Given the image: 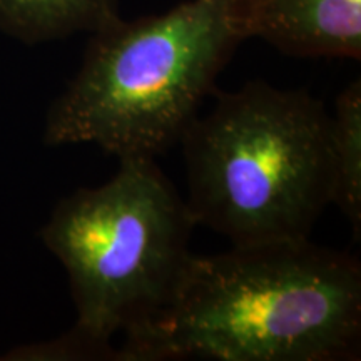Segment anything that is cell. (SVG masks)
Returning <instances> with one entry per match:
<instances>
[{"label": "cell", "mask_w": 361, "mask_h": 361, "mask_svg": "<svg viewBox=\"0 0 361 361\" xmlns=\"http://www.w3.org/2000/svg\"><path fill=\"white\" fill-rule=\"evenodd\" d=\"M361 348V266L310 238L192 255L171 305L121 361H346Z\"/></svg>", "instance_id": "obj_1"}, {"label": "cell", "mask_w": 361, "mask_h": 361, "mask_svg": "<svg viewBox=\"0 0 361 361\" xmlns=\"http://www.w3.org/2000/svg\"><path fill=\"white\" fill-rule=\"evenodd\" d=\"M245 39L241 0H188L135 20L119 16L90 34L80 69L47 112L44 142L154 159L179 141Z\"/></svg>", "instance_id": "obj_2"}, {"label": "cell", "mask_w": 361, "mask_h": 361, "mask_svg": "<svg viewBox=\"0 0 361 361\" xmlns=\"http://www.w3.org/2000/svg\"><path fill=\"white\" fill-rule=\"evenodd\" d=\"M331 114L301 89L252 80L218 92L179 141L196 224L233 245L310 238L331 204Z\"/></svg>", "instance_id": "obj_3"}, {"label": "cell", "mask_w": 361, "mask_h": 361, "mask_svg": "<svg viewBox=\"0 0 361 361\" xmlns=\"http://www.w3.org/2000/svg\"><path fill=\"white\" fill-rule=\"evenodd\" d=\"M194 226L186 200L152 157L119 159L102 186L64 197L40 238L67 271L74 328L112 343L154 322L192 258Z\"/></svg>", "instance_id": "obj_4"}, {"label": "cell", "mask_w": 361, "mask_h": 361, "mask_svg": "<svg viewBox=\"0 0 361 361\" xmlns=\"http://www.w3.org/2000/svg\"><path fill=\"white\" fill-rule=\"evenodd\" d=\"M246 37L293 57L361 59V0H241Z\"/></svg>", "instance_id": "obj_5"}, {"label": "cell", "mask_w": 361, "mask_h": 361, "mask_svg": "<svg viewBox=\"0 0 361 361\" xmlns=\"http://www.w3.org/2000/svg\"><path fill=\"white\" fill-rule=\"evenodd\" d=\"M119 0H0V32L35 45L94 34L119 17Z\"/></svg>", "instance_id": "obj_6"}, {"label": "cell", "mask_w": 361, "mask_h": 361, "mask_svg": "<svg viewBox=\"0 0 361 361\" xmlns=\"http://www.w3.org/2000/svg\"><path fill=\"white\" fill-rule=\"evenodd\" d=\"M331 204L345 214L353 238L361 234V82L346 85L329 124Z\"/></svg>", "instance_id": "obj_7"}, {"label": "cell", "mask_w": 361, "mask_h": 361, "mask_svg": "<svg viewBox=\"0 0 361 361\" xmlns=\"http://www.w3.org/2000/svg\"><path fill=\"white\" fill-rule=\"evenodd\" d=\"M7 360H97V361H121L119 346L112 343L94 340L79 329L72 328L69 333L56 341L45 345L25 346L6 356Z\"/></svg>", "instance_id": "obj_8"}]
</instances>
